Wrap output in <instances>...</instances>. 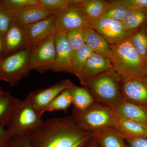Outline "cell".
<instances>
[{
    "mask_svg": "<svg viewBox=\"0 0 147 147\" xmlns=\"http://www.w3.org/2000/svg\"><path fill=\"white\" fill-rule=\"evenodd\" d=\"M1 64H2V61L0 59V69H1Z\"/></svg>",
    "mask_w": 147,
    "mask_h": 147,
    "instance_id": "41",
    "label": "cell"
},
{
    "mask_svg": "<svg viewBox=\"0 0 147 147\" xmlns=\"http://www.w3.org/2000/svg\"><path fill=\"white\" fill-rule=\"evenodd\" d=\"M82 0H38L40 6L49 10L60 12L79 6Z\"/></svg>",
    "mask_w": 147,
    "mask_h": 147,
    "instance_id": "27",
    "label": "cell"
},
{
    "mask_svg": "<svg viewBox=\"0 0 147 147\" xmlns=\"http://www.w3.org/2000/svg\"><path fill=\"white\" fill-rule=\"evenodd\" d=\"M4 45L3 38L0 35V59L2 61L3 59Z\"/></svg>",
    "mask_w": 147,
    "mask_h": 147,
    "instance_id": "37",
    "label": "cell"
},
{
    "mask_svg": "<svg viewBox=\"0 0 147 147\" xmlns=\"http://www.w3.org/2000/svg\"><path fill=\"white\" fill-rule=\"evenodd\" d=\"M28 137L30 147H82L92 138L72 116L42 121Z\"/></svg>",
    "mask_w": 147,
    "mask_h": 147,
    "instance_id": "1",
    "label": "cell"
},
{
    "mask_svg": "<svg viewBox=\"0 0 147 147\" xmlns=\"http://www.w3.org/2000/svg\"><path fill=\"white\" fill-rule=\"evenodd\" d=\"M110 3V1L105 0H82L78 7L93 25L102 17Z\"/></svg>",
    "mask_w": 147,
    "mask_h": 147,
    "instance_id": "20",
    "label": "cell"
},
{
    "mask_svg": "<svg viewBox=\"0 0 147 147\" xmlns=\"http://www.w3.org/2000/svg\"><path fill=\"white\" fill-rule=\"evenodd\" d=\"M93 53V51L86 44L72 52L71 65L73 74L76 76L80 73L88 59Z\"/></svg>",
    "mask_w": 147,
    "mask_h": 147,
    "instance_id": "25",
    "label": "cell"
},
{
    "mask_svg": "<svg viewBox=\"0 0 147 147\" xmlns=\"http://www.w3.org/2000/svg\"><path fill=\"white\" fill-rule=\"evenodd\" d=\"M7 123H0V147H5L12 137Z\"/></svg>",
    "mask_w": 147,
    "mask_h": 147,
    "instance_id": "34",
    "label": "cell"
},
{
    "mask_svg": "<svg viewBox=\"0 0 147 147\" xmlns=\"http://www.w3.org/2000/svg\"><path fill=\"white\" fill-rule=\"evenodd\" d=\"M3 40V59L13 53L26 48V40L21 26L15 21V19L4 37Z\"/></svg>",
    "mask_w": 147,
    "mask_h": 147,
    "instance_id": "15",
    "label": "cell"
},
{
    "mask_svg": "<svg viewBox=\"0 0 147 147\" xmlns=\"http://www.w3.org/2000/svg\"><path fill=\"white\" fill-rule=\"evenodd\" d=\"M134 48L147 63V26H144L131 35Z\"/></svg>",
    "mask_w": 147,
    "mask_h": 147,
    "instance_id": "26",
    "label": "cell"
},
{
    "mask_svg": "<svg viewBox=\"0 0 147 147\" xmlns=\"http://www.w3.org/2000/svg\"><path fill=\"white\" fill-rule=\"evenodd\" d=\"M4 91H3L2 89L1 88V86H0V95L1 94H2L3 93V92Z\"/></svg>",
    "mask_w": 147,
    "mask_h": 147,
    "instance_id": "40",
    "label": "cell"
},
{
    "mask_svg": "<svg viewBox=\"0 0 147 147\" xmlns=\"http://www.w3.org/2000/svg\"><path fill=\"white\" fill-rule=\"evenodd\" d=\"M95 102L115 110L123 100L122 78L115 70L106 71L84 86Z\"/></svg>",
    "mask_w": 147,
    "mask_h": 147,
    "instance_id": "3",
    "label": "cell"
},
{
    "mask_svg": "<svg viewBox=\"0 0 147 147\" xmlns=\"http://www.w3.org/2000/svg\"><path fill=\"white\" fill-rule=\"evenodd\" d=\"M114 111L119 117L138 123L147 128L146 107L123 100Z\"/></svg>",
    "mask_w": 147,
    "mask_h": 147,
    "instance_id": "17",
    "label": "cell"
},
{
    "mask_svg": "<svg viewBox=\"0 0 147 147\" xmlns=\"http://www.w3.org/2000/svg\"><path fill=\"white\" fill-rule=\"evenodd\" d=\"M15 19L14 11L6 9L0 3V35L3 38Z\"/></svg>",
    "mask_w": 147,
    "mask_h": 147,
    "instance_id": "30",
    "label": "cell"
},
{
    "mask_svg": "<svg viewBox=\"0 0 147 147\" xmlns=\"http://www.w3.org/2000/svg\"><path fill=\"white\" fill-rule=\"evenodd\" d=\"M110 5L102 17L121 21L129 9L123 0L110 1Z\"/></svg>",
    "mask_w": 147,
    "mask_h": 147,
    "instance_id": "29",
    "label": "cell"
},
{
    "mask_svg": "<svg viewBox=\"0 0 147 147\" xmlns=\"http://www.w3.org/2000/svg\"><path fill=\"white\" fill-rule=\"evenodd\" d=\"M72 116L80 127L92 134L102 129L115 128L119 119L113 109L96 102L82 113Z\"/></svg>",
    "mask_w": 147,
    "mask_h": 147,
    "instance_id": "4",
    "label": "cell"
},
{
    "mask_svg": "<svg viewBox=\"0 0 147 147\" xmlns=\"http://www.w3.org/2000/svg\"><path fill=\"white\" fill-rule=\"evenodd\" d=\"M131 34L111 45L110 60L121 78L147 76V63L132 45Z\"/></svg>",
    "mask_w": 147,
    "mask_h": 147,
    "instance_id": "2",
    "label": "cell"
},
{
    "mask_svg": "<svg viewBox=\"0 0 147 147\" xmlns=\"http://www.w3.org/2000/svg\"><path fill=\"white\" fill-rule=\"evenodd\" d=\"M72 84L69 79L63 80L48 88L32 92L27 96L34 107L42 115L50 103Z\"/></svg>",
    "mask_w": 147,
    "mask_h": 147,
    "instance_id": "10",
    "label": "cell"
},
{
    "mask_svg": "<svg viewBox=\"0 0 147 147\" xmlns=\"http://www.w3.org/2000/svg\"><path fill=\"white\" fill-rule=\"evenodd\" d=\"M30 54V51L25 48L3 59L1 70L5 82L14 86L28 76L32 70L29 65Z\"/></svg>",
    "mask_w": 147,
    "mask_h": 147,
    "instance_id": "6",
    "label": "cell"
},
{
    "mask_svg": "<svg viewBox=\"0 0 147 147\" xmlns=\"http://www.w3.org/2000/svg\"><path fill=\"white\" fill-rule=\"evenodd\" d=\"M128 9L147 12V0H123Z\"/></svg>",
    "mask_w": 147,
    "mask_h": 147,
    "instance_id": "33",
    "label": "cell"
},
{
    "mask_svg": "<svg viewBox=\"0 0 147 147\" xmlns=\"http://www.w3.org/2000/svg\"><path fill=\"white\" fill-rule=\"evenodd\" d=\"M97 142L92 138L91 140L89 142L87 146L86 144L85 147H97Z\"/></svg>",
    "mask_w": 147,
    "mask_h": 147,
    "instance_id": "38",
    "label": "cell"
},
{
    "mask_svg": "<svg viewBox=\"0 0 147 147\" xmlns=\"http://www.w3.org/2000/svg\"><path fill=\"white\" fill-rule=\"evenodd\" d=\"M1 81H4V79L3 78L1 71V69H0V82H1Z\"/></svg>",
    "mask_w": 147,
    "mask_h": 147,
    "instance_id": "39",
    "label": "cell"
},
{
    "mask_svg": "<svg viewBox=\"0 0 147 147\" xmlns=\"http://www.w3.org/2000/svg\"><path fill=\"white\" fill-rule=\"evenodd\" d=\"M84 29H75L66 32V36L72 52L77 50L85 44Z\"/></svg>",
    "mask_w": 147,
    "mask_h": 147,
    "instance_id": "31",
    "label": "cell"
},
{
    "mask_svg": "<svg viewBox=\"0 0 147 147\" xmlns=\"http://www.w3.org/2000/svg\"><path fill=\"white\" fill-rule=\"evenodd\" d=\"M69 89L72 98V114L82 113L95 102L90 93L84 86L79 87L72 84Z\"/></svg>",
    "mask_w": 147,
    "mask_h": 147,
    "instance_id": "19",
    "label": "cell"
},
{
    "mask_svg": "<svg viewBox=\"0 0 147 147\" xmlns=\"http://www.w3.org/2000/svg\"><path fill=\"white\" fill-rule=\"evenodd\" d=\"M83 32L85 44L94 53L110 59L112 54L111 45L105 38L92 28L84 29Z\"/></svg>",
    "mask_w": 147,
    "mask_h": 147,
    "instance_id": "18",
    "label": "cell"
},
{
    "mask_svg": "<svg viewBox=\"0 0 147 147\" xmlns=\"http://www.w3.org/2000/svg\"><path fill=\"white\" fill-rule=\"evenodd\" d=\"M72 103V98L69 88L60 94L50 103L45 110L46 112L65 110Z\"/></svg>",
    "mask_w": 147,
    "mask_h": 147,
    "instance_id": "28",
    "label": "cell"
},
{
    "mask_svg": "<svg viewBox=\"0 0 147 147\" xmlns=\"http://www.w3.org/2000/svg\"><path fill=\"white\" fill-rule=\"evenodd\" d=\"M128 147H147V138L124 139Z\"/></svg>",
    "mask_w": 147,
    "mask_h": 147,
    "instance_id": "36",
    "label": "cell"
},
{
    "mask_svg": "<svg viewBox=\"0 0 147 147\" xmlns=\"http://www.w3.org/2000/svg\"><path fill=\"white\" fill-rule=\"evenodd\" d=\"M14 13L15 21L22 26L57 15L60 12L47 9L38 4L14 11Z\"/></svg>",
    "mask_w": 147,
    "mask_h": 147,
    "instance_id": "16",
    "label": "cell"
},
{
    "mask_svg": "<svg viewBox=\"0 0 147 147\" xmlns=\"http://www.w3.org/2000/svg\"></svg>",
    "mask_w": 147,
    "mask_h": 147,
    "instance_id": "42",
    "label": "cell"
},
{
    "mask_svg": "<svg viewBox=\"0 0 147 147\" xmlns=\"http://www.w3.org/2000/svg\"><path fill=\"white\" fill-rule=\"evenodd\" d=\"M1 5L6 9L15 11L38 4V0H1Z\"/></svg>",
    "mask_w": 147,
    "mask_h": 147,
    "instance_id": "32",
    "label": "cell"
},
{
    "mask_svg": "<svg viewBox=\"0 0 147 147\" xmlns=\"http://www.w3.org/2000/svg\"><path fill=\"white\" fill-rule=\"evenodd\" d=\"M55 40V62L51 71L73 74L71 65L72 51L67 39L66 32H56Z\"/></svg>",
    "mask_w": 147,
    "mask_h": 147,
    "instance_id": "14",
    "label": "cell"
},
{
    "mask_svg": "<svg viewBox=\"0 0 147 147\" xmlns=\"http://www.w3.org/2000/svg\"><path fill=\"white\" fill-rule=\"evenodd\" d=\"M55 37H50L30 51L29 65L31 70L40 73L51 71L55 62Z\"/></svg>",
    "mask_w": 147,
    "mask_h": 147,
    "instance_id": "8",
    "label": "cell"
},
{
    "mask_svg": "<svg viewBox=\"0 0 147 147\" xmlns=\"http://www.w3.org/2000/svg\"><path fill=\"white\" fill-rule=\"evenodd\" d=\"M28 135L12 136L11 139L13 142L11 147H30Z\"/></svg>",
    "mask_w": 147,
    "mask_h": 147,
    "instance_id": "35",
    "label": "cell"
},
{
    "mask_svg": "<svg viewBox=\"0 0 147 147\" xmlns=\"http://www.w3.org/2000/svg\"><path fill=\"white\" fill-rule=\"evenodd\" d=\"M92 28L113 45L132 34L125 30L121 21L101 17L94 23Z\"/></svg>",
    "mask_w": 147,
    "mask_h": 147,
    "instance_id": "13",
    "label": "cell"
},
{
    "mask_svg": "<svg viewBox=\"0 0 147 147\" xmlns=\"http://www.w3.org/2000/svg\"><path fill=\"white\" fill-rule=\"evenodd\" d=\"M23 100L13 97L8 92H4L0 95V123L8 121Z\"/></svg>",
    "mask_w": 147,
    "mask_h": 147,
    "instance_id": "23",
    "label": "cell"
},
{
    "mask_svg": "<svg viewBox=\"0 0 147 147\" xmlns=\"http://www.w3.org/2000/svg\"><path fill=\"white\" fill-rule=\"evenodd\" d=\"M42 116L27 96L7 122V126L12 136L29 135L43 121Z\"/></svg>",
    "mask_w": 147,
    "mask_h": 147,
    "instance_id": "5",
    "label": "cell"
},
{
    "mask_svg": "<svg viewBox=\"0 0 147 147\" xmlns=\"http://www.w3.org/2000/svg\"><path fill=\"white\" fill-rule=\"evenodd\" d=\"M113 70H114V67L110 59L94 53L76 76L84 86L100 74Z\"/></svg>",
    "mask_w": 147,
    "mask_h": 147,
    "instance_id": "12",
    "label": "cell"
},
{
    "mask_svg": "<svg viewBox=\"0 0 147 147\" xmlns=\"http://www.w3.org/2000/svg\"><path fill=\"white\" fill-rule=\"evenodd\" d=\"M56 32H66L75 29L92 28V24L76 7L58 13L56 16Z\"/></svg>",
    "mask_w": 147,
    "mask_h": 147,
    "instance_id": "11",
    "label": "cell"
},
{
    "mask_svg": "<svg viewBox=\"0 0 147 147\" xmlns=\"http://www.w3.org/2000/svg\"></svg>",
    "mask_w": 147,
    "mask_h": 147,
    "instance_id": "43",
    "label": "cell"
},
{
    "mask_svg": "<svg viewBox=\"0 0 147 147\" xmlns=\"http://www.w3.org/2000/svg\"><path fill=\"white\" fill-rule=\"evenodd\" d=\"M116 129L124 139L147 138V128L141 124L119 117Z\"/></svg>",
    "mask_w": 147,
    "mask_h": 147,
    "instance_id": "22",
    "label": "cell"
},
{
    "mask_svg": "<svg viewBox=\"0 0 147 147\" xmlns=\"http://www.w3.org/2000/svg\"><path fill=\"white\" fill-rule=\"evenodd\" d=\"M121 22L127 31L133 33L147 23V12L129 9Z\"/></svg>",
    "mask_w": 147,
    "mask_h": 147,
    "instance_id": "24",
    "label": "cell"
},
{
    "mask_svg": "<svg viewBox=\"0 0 147 147\" xmlns=\"http://www.w3.org/2000/svg\"><path fill=\"white\" fill-rule=\"evenodd\" d=\"M121 78L123 100L147 108V76Z\"/></svg>",
    "mask_w": 147,
    "mask_h": 147,
    "instance_id": "9",
    "label": "cell"
},
{
    "mask_svg": "<svg viewBox=\"0 0 147 147\" xmlns=\"http://www.w3.org/2000/svg\"><path fill=\"white\" fill-rule=\"evenodd\" d=\"M57 15L21 26L26 40V49L31 51L50 37L55 35L57 32Z\"/></svg>",
    "mask_w": 147,
    "mask_h": 147,
    "instance_id": "7",
    "label": "cell"
},
{
    "mask_svg": "<svg viewBox=\"0 0 147 147\" xmlns=\"http://www.w3.org/2000/svg\"><path fill=\"white\" fill-rule=\"evenodd\" d=\"M92 134L101 147H127L124 138L116 129H102Z\"/></svg>",
    "mask_w": 147,
    "mask_h": 147,
    "instance_id": "21",
    "label": "cell"
}]
</instances>
